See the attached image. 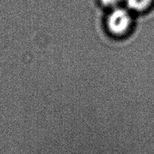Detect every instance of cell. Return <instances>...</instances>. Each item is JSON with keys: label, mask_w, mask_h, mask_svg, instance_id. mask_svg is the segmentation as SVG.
Instances as JSON below:
<instances>
[{"label": "cell", "mask_w": 154, "mask_h": 154, "mask_svg": "<svg viewBox=\"0 0 154 154\" xmlns=\"http://www.w3.org/2000/svg\"><path fill=\"white\" fill-rule=\"evenodd\" d=\"M106 27L112 35L122 36L128 33L132 26V16L130 10L116 7L112 8L106 18Z\"/></svg>", "instance_id": "cell-1"}, {"label": "cell", "mask_w": 154, "mask_h": 154, "mask_svg": "<svg viewBox=\"0 0 154 154\" xmlns=\"http://www.w3.org/2000/svg\"><path fill=\"white\" fill-rule=\"evenodd\" d=\"M130 11L142 12L152 6L154 0H125Z\"/></svg>", "instance_id": "cell-2"}, {"label": "cell", "mask_w": 154, "mask_h": 154, "mask_svg": "<svg viewBox=\"0 0 154 154\" xmlns=\"http://www.w3.org/2000/svg\"><path fill=\"white\" fill-rule=\"evenodd\" d=\"M122 0H100V3L105 7H107L109 8H115L116 7H119V3Z\"/></svg>", "instance_id": "cell-3"}]
</instances>
